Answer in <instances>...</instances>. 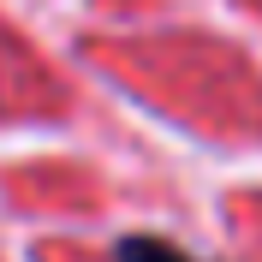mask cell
Wrapping results in <instances>:
<instances>
[{"mask_svg": "<svg viewBox=\"0 0 262 262\" xmlns=\"http://www.w3.org/2000/svg\"><path fill=\"white\" fill-rule=\"evenodd\" d=\"M125 262H185V256L167 250V245H155V238H131V245H125Z\"/></svg>", "mask_w": 262, "mask_h": 262, "instance_id": "obj_1", "label": "cell"}]
</instances>
